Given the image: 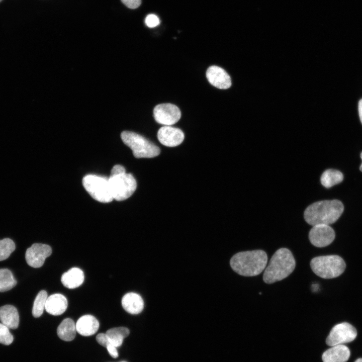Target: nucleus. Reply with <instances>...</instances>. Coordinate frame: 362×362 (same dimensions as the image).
<instances>
[{"instance_id":"35","label":"nucleus","mask_w":362,"mask_h":362,"mask_svg":"<svg viewBox=\"0 0 362 362\" xmlns=\"http://www.w3.org/2000/svg\"><path fill=\"white\" fill-rule=\"evenodd\" d=\"M3 0H0V2H2Z\"/></svg>"},{"instance_id":"28","label":"nucleus","mask_w":362,"mask_h":362,"mask_svg":"<svg viewBox=\"0 0 362 362\" xmlns=\"http://www.w3.org/2000/svg\"><path fill=\"white\" fill-rule=\"evenodd\" d=\"M128 8L132 9L137 8L141 3V0H121Z\"/></svg>"},{"instance_id":"8","label":"nucleus","mask_w":362,"mask_h":362,"mask_svg":"<svg viewBox=\"0 0 362 362\" xmlns=\"http://www.w3.org/2000/svg\"><path fill=\"white\" fill-rule=\"evenodd\" d=\"M356 329L347 322L339 323L331 329L326 342L329 346L343 344L353 341L356 337Z\"/></svg>"},{"instance_id":"5","label":"nucleus","mask_w":362,"mask_h":362,"mask_svg":"<svg viewBox=\"0 0 362 362\" xmlns=\"http://www.w3.org/2000/svg\"><path fill=\"white\" fill-rule=\"evenodd\" d=\"M310 266L313 272L323 279H332L341 275L346 267L344 260L337 255L315 257L312 259Z\"/></svg>"},{"instance_id":"6","label":"nucleus","mask_w":362,"mask_h":362,"mask_svg":"<svg viewBox=\"0 0 362 362\" xmlns=\"http://www.w3.org/2000/svg\"><path fill=\"white\" fill-rule=\"evenodd\" d=\"M121 137L124 143L132 150L133 155L137 158L154 157L160 152L158 146L135 132L123 131Z\"/></svg>"},{"instance_id":"7","label":"nucleus","mask_w":362,"mask_h":362,"mask_svg":"<svg viewBox=\"0 0 362 362\" xmlns=\"http://www.w3.org/2000/svg\"><path fill=\"white\" fill-rule=\"evenodd\" d=\"M82 185L89 195L101 203H109L114 200L108 178L96 174H87L82 180Z\"/></svg>"},{"instance_id":"33","label":"nucleus","mask_w":362,"mask_h":362,"mask_svg":"<svg viewBox=\"0 0 362 362\" xmlns=\"http://www.w3.org/2000/svg\"><path fill=\"white\" fill-rule=\"evenodd\" d=\"M360 157H361V160H362V152H361V154H360ZM360 168V171H362V163H361V165L360 166V168Z\"/></svg>"},{"instance_id":"19","label":"nucleus","mask_w":362,"mask_h":362,"mask_svg":"<svg viewBox=\"0 0 362 362\" xmlns=\"http://www.w3.org/2000/svg\"><path fill=\"white\" fill-rule=\"evenodd\" d=\"M84 279L83 271L79 268L72 267L62 275L61 281L64 287L72 289L80 286Z\"/></svg>"},{"instance_id":"22","label":"nucleus","mask_w":362,"mask_h":362,"mask_svg":"<svg viewBox=\"0 0 362 362\" xmlns=\"http://www.w3.org/2000/svg\"><path fill=\"white\" fill-rule=\"evenodd\" d=\"M343 179L342 173L339 170L329 169L324 171L320 178L321 184L326 188L341 183Z\"/></svg>"},{"instance_id":"14","label":"nucleus","mask_w":362,"mask_h":362,"mask_svg":"<svg viewBox=\"0 0 362 362\" xmlns=\"http://www.w3.org/2000/svg\"><path fill=\"white\" fill-rule=\"evenodd\" d=\"M350 356L349 348L343 344L335 345L322 354L323 362H346Z\"/></svg>"},{"instance_id":"12","label":"nucleus","mask_w":362,"mask_h":362,"mask_svg":"<svg viewBox=\"0 0 362 362\" xmlns=\"http://www.w3.org/2000/svg\"><path fill=\"white\" fill-rule=\"evenodd\" d=\"M184 138V134L180 129L170 126H164L157 132L159 142L167 147L178 146L183 142Z\"/></svg>"},{"instance_id":"21","label":"nucleus","mask_w":362,"mask_h":362,"mask_svg":"<svg viewBox=\"0 0 362 362\" xmlns=\"http://www.w3.org/2000/svg\"><path fill=\"white\" fill-rule=\"evenodd\" d=\"M129 333L128 328L119 327L109 329L106 334L110 343L117 347L122 345L123 339L129 335Z\"/></svg>"},{"instance_id":"31","label":"nucleus","mask_w":362,"mask_h":362,"mask_svg":"<svg viewBox=\"0 0 362 362\" xmlns=\"http://www.w3.org/2000/svg\"><path fill=\"white\" fill-rule=\"evenodd\" d=\"M358 112L360 121L362 123V99L358 103Z\"/></svg>"},{"instance_id":"25","label":"nucleus","mask_w":362,"mask_h":362,"mask_svg":"<svg viewBox=\"0 0 362 362\" xmlns=\"http://www.w3.org/2000/svg\"><path fill=\"white\" fill-rule=\"evenodd\" d=\"M15 248V243L10 238H6L0 240V261L7 259Z\"/></svg>"},{"instance_id":"27","label":"nucleus","mask_w":362,"mask_h":362,"mask_svg":"<svg viewBox=\"0 0 362 362\" xmlns=\"http://www.w3.org/2000/svg\"><path fill=\"white\" fill-rule=\"evenodd\" d=\"M145 23L148 27L152 28L159 25L160 20L155 14H150L146 17Z\"/></svg>"},{"instance_id":"2","label":"nucleus","mask_w":362,"mask_h":362,"mask_svg":"<svg viewBox=\"0 0 362 362\" xmlns=\"http://www.w3.org/2000/svg\"><path fill=\"white\" fill-rule=\"evenodd\" d=\"M267 262L266 253L262 250H254L238 252L230 259L232 269L238 274L246 277L260 274L266 267Z\"/></svg>"},{"instance_id":"20","label":"nucleus","mask_w":362,"mask_h":362,"mask_svg":"<svg viewBox=\"0 0 362 362\" xmlns=\"http://www.w3.org/2000/svg\"><path fill=\"white\" fill-rule=\"evenodd\" d=\"M76 327L73 320L70 318L64 319L58 326L57 333L58 337L66 341L72 340L75 337Z\"/></svg>"},{"instance_id":"17","label":"nucleus","mask_w":362,"mask_h":362,"mask_svg":"<svg viewBox=\"0 0 362 362\" xmlns=\"http://www.w3.org/2000/svg\"><path fill=\"white\" fill-rule=\"evenodd\" d=\"M121 303L124 309L131 314H138L144 308V302L142 297L135 293L126 294L123 297Z\"/></svg>"},{"instance_id":"9","label":"nucleus","mask_w":362,"mask_h":362,"mask_svg":"<svg viewBox=\"0 0 362 362\" xmlns=\"http://www.w3.org/2000/svg\"><path fill=\"white\" fill-rule=\"evenodd\" d=\"M153 116L155 121L164 126H170L175 124L181 117V112L175 105L169 104H159L153 110Z\"/></svg>"},{"instance_id":"11","label":"nucleus","mask_w":362,"mask_h":362,"mask_svg":"<svg viewBox=\"0 0 362 362\" xmlns=\"http://www.w3.org/2000/svg\"><path fill=\"white\" fill-rule=\"evenodd\" d=\"M52 253L51 247L47 244L34 243L28 248L25 253V259L29 265L38 268L43 265L45 259Z\"/></svg>"},{"instance_id":"30","label":"nucleus","mask_w":362,"mask_h":362,"mask_svg":"<svg viewBox=\"0 0 362 362\" xmlns=\"http://www.w3.org/2000/svg\"><path fill=\"white\" fill-rule=\"evenodd\" d=\"M110 355L113 358H117L118 356V352L117 347L110 343L106 347Z\"/></svg>"},{"instance_id":"13","label":"nucleus","mask_w":362,"mask_h":362,"mask_svg":"<svg viewBox=\"0 0 362 362\" xmlns=\"http://www.w3.org/2000/svg\"><path fill=\"white\" fill-rule=\"evenodd\" d=\"M208 81L219 89H227L231 85L229 75L222 68L216 65L210 66L206 71Z\"/></svg>"},{"instance_id":"26","label":"nucleus","mask_w":362,"mask_h":362,"mask_svg":"<svg viewBox=\"0 0 362 362\" xmlns=\"http://www.w3.org/2000/svg\"><path fill=\"white\" fill-rule=\"evenodd\" d=\"M13 336L9 331V328L2 323H0V343L5 345H10L13 341Z\"/></svg>"},{"instance_id":"24","label":"nucleus","mask_w":362,"mask_h":362,"mask_svg":"<svg viewBox=\"0 0 362 362\" xmlns=\"http://www.w3.org/2000/svg\"><path fill=\"white\" fill-rule=\"evenodd\" d=\"M47 298V293L45 291L42 290L38 293L32 308V315L34 317L38 318L42 315L45 309Z\"/></svg>"},{"instance_id":"32","label":"nucleus","mask_w":362,"mask_h":362,"mask_svg":"<svg viewBox=\"0 0 362 362\" xmlns=\"http://www.w3.org/2000/svg\"><path fill=\"white\" fill-rule=\"evenodd\" d=\"M354 362H362V358L357 359Z\"/></svg>"},{"instance_id":"15","label":"nucleus","mask_w":362,"mask_h":362,"mask_svg":"<svg viewBox=\"0 0 362 362\" xmlns=\"http://www.w3.org/2000/svg\"><path fill=\"white\" fill-rule=\"evenodd\" d=\"M67 306V300L64 296L61 294H54L48 297L45 309L49 314L58 316L65 311Z\"/></svg>"},{"instance_id":"18","label":"nucleus","mask_w":362,"mask_h":362,"mask_svg":"<svg viewBox=\"0 0 362 362\" xmlns=\"http://www.w3.org/2000/svg\"><path fill=\"white\" fill-rule=\"evenodd\" d=\"M0 320L9 329H16L19 323V315L14 306L6 305L0 307Z\"/></svg>"},{"instance_id":"29","label":"nucleus","mask_w":362,"mask_h":362,"mask_svg":"<svg viewBox=\"0 0 362 362\" xmlns=\"http://www.w3.org/2000/svg\"><path fill=\"white\" fill-rule=\"evenodd\" d=\"M96 340L100 344L106 348L110 344L106 333L98 334L96 336Z\"/></svg>"},{"instance_id":"23","label":"nucleus","mask_w":362,"mask_h":362,"mask_svg":"<svg viewBox=\"0 0 362 362\" xmlns=\"http://www.w3.org/2000/svg\"><path fill=\"white\" fill-rule=\"evenodd\" d=\"M17 284L12 272L7 268L0 269V292L9 291Z\"/></svg>"},{"instance_id":"16","label":"nucleus","mask_w":362,"mask_h":362,"mask_svg":"<svg viewBox=\"0 0 362 362\" xmlns=\"http://www.w3.org/2000/svg\"><path fill=\"white\" fill-rule=\"evenodd\" d=\"M75 327L76 331L79 334L88 336L97 332L99 328V322L93 315H85L78 319Z\"/></svg>"},{"instance_id":"3","label":"nucleus","mask_w":362,"mask_h":362,"mask_svg":"<svg viewBox=\"0 0 362 362\" xmlns=\"http://www.w3.org/2000/svg\"><path fill=\"white\" fill-rule=\"evenodd\" d=\"M295 265L291 251L287 248H280L275 252L265 268L263 280L266 284L282 280L293 272Z\"/></svg>"},{"instance_id":"1","label":"nucleus","mask_w":362,"mask_h":362,"mask_svg":"<svg viewBox=\"0 0 362 362\" xmlns=\"http://www.w3.org/2000/svg\"><path fill=\"white\" fill-rule=\"evenodd\" d=\"M343 210L344 206L339 200L321 201L309 206L305 210L304 216L306 222L311 225H329L338 219Z\"/></svg>"},{"instance_id":"4","label":"nucleus","mask_w":362,"mask_h":362,"mask_svg":"<svg viewBox=\"0 0 362 362\" xmlns=\"http://www.w3.org/2000/svg\"><path fill=\"white\" fill-rule=\"evenodd\" d=\"M108 180L113 199L118 201L129 198L137 188L135 178L121 165L113 166Z\"/></svg>"},{"instance_id":"34","label":"nucleus","mask_w":362,"mask_h":362,"mask_svg":"<svg viewBox=\"0 0 362 362\" xmlns=\"http://www.w3.org/2000/svg\"><path fill=\"white\" fill-rule=\"evenodd\" d=\"M120 362H126V361H120Z\"/></svg>"},{"instance_id":"10","label":"nucleus","mask_w":362,"mask_h":362,"mask_svg":"<svg viewBox=\"0 0 362 362\" xmlns=\"http://www.w3.org/2000/svg\"><path fill=\"white\" fill-rule=\"evenodd\" d=\"M309 238L314 246L323 247L332 242L335 238V232L329 225H316L310 230Z\"/></svg>"}]
</instances>
